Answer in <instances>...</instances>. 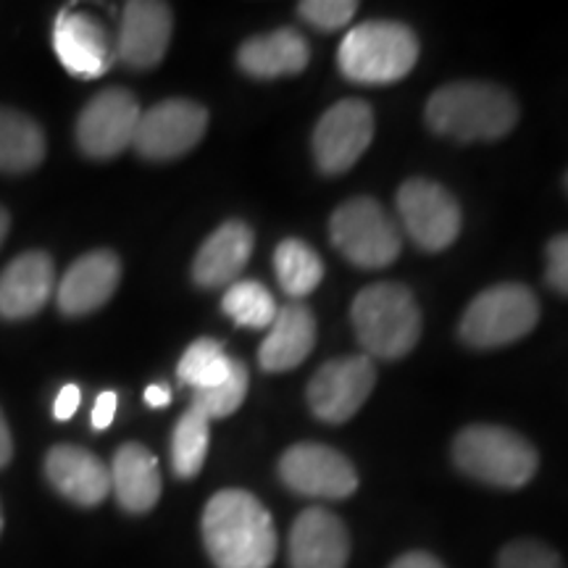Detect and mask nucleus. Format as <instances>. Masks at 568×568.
<instances>
[{
  "label": "nucleus",
  "mask_w": 568,
  "mask_h": 568,
  "mask_svg": "<svg viewBox=\"0 0 568 568\" xmlns=\"http://www.w3.org/2000/svg\"><path fill=\"white\" fill-rule=\"evenodd\" d=\"M205 126L209 111L201 103L172 98L142 111L132 145L142 159L172 161L193 151L203 140Z\"/></svg>",
  "instance_id": "9"
},
{
  "label": "nucleus",
  "mask_w": 568,
  "mask_h": 568,
  "mask_svg": "<svg viewBox=\"0 0 568 568\" xmlns=\"http://www.w3.org/2000/svg\"><path fill=\"white\" fill-rule=\"evenodd\" d=\"M418 61V40L397 21H364L339 42L337 63L351 82L389 84L403 80Z\"/></svg>",
  "instance_id": "5"
},
{
  "label": "nucleus",
  "mask_w": 568,
  "mask_h": 568,
  "mask_svg": "<svg viewBox=\"0 0 568 568\" xmlns=\"http://www.w3.org/2000/svg\"><path fill=\"white\" fill-rule=\"evenodd\" d=\"M545 280L552 290L568 295V234H558L548 243V272Z\"/></svg>",
  "instance_id": "32"
},
{
  "label": "nucleus",
  "mask_w": 568,
  "mask_h": 568,
  "mask_svg": "<svg viewBox=\"0 0 568 568\" xmlns=\"http://www.w3.org/2000/svg\"><path fill=\"white\" fill-rule=\"evenodd\" d=\"M0 531H3V506H0Z\"/></svg>",
  "instance_id": "39"
},
{
  "label": "nucleus",
  "mask_w": 568,
  "mask_h": 568,
  "mask_svg": "<svg viewBox=\"0 0 568 568\" xmlns=\"http://www.w3.org/2000/svg\"><path fill=\"white\" fill-rule=\"evenodd\" d=\"M539 322L537 295L518 282L495 284L477 295L460 318V339L471 347H503L527 337Z\"/></svg>",
  "instance_id": "6"
},
{
  "label": "nucleus",
  "mask_w": 568,
  "mask_h": 568,
  "mask_svg": "<svg viewBox=\"0 0 568 568\" xmlns=\"http://www.w3.org/2000/svg\"><path fill=\"white\" fill-rule=\"evenodd\" d=\"M172 9L155 0H134L124 6L116 38V59L132 69L159 67L172 42Z\"/></svg>",
  "instance_id": "15"
},
{
  "label": "nucleus",
  "mask_w": 568,
  "mask_h": 568,
  "mask_svg": "<svg viewBox=\"0 0 568 568\" xmlns=\"http://www.w3.org/2000/svg\"><path fill=\"white\" fill-rule=\"evenodd\" d=\"M355 337L368 358L397 361L414 351L422 337V311L410 290L397 282H379L355 295Z\"/></svg>",
  "instance_id": "3"
},
{
  "label": "nucleus",
  "mask_w": 568,
  "mask_h": 568,
  "mask_svg": "<svg viewBox=\"0 0 568 568\" xmlns=\"http://www.w3.org/2000/svg\"><path fill=\"white\" fill-rule=\"evenodd\" d=\"M145 403L153 408H163L172 403V389L166 385H151L145 389Z\"/></svg>",
  "instance_id": "37"
},
{
  "label": "nucleus",
  "mask_w": 568,
  "mask_h": 568,
  "mask_svg": "<svg viewBox=\"0 0 568 568\" xmlns=\"http://www.w3.org/2000/svg\"><path fill=\"white\" fill-rule=\"evenodd\" d=\"M247 385H251V376H247L245 364H234L232 374L226 376L222 385L211 387V389H201V393H193V408L201 410V414L209 418H224L243 406L245 395H247Z\"/></svg>",
  "instance_id": "29"
},
{
  "label": "nucleus",
  "mask_w": 568,
  "mask_h": 568,
  "mask_svg": "<svg viewBox=\"0 0 568 568\" xmlns=\"http://www.w3.org/2000/svg\"><path fill=\"white\" fill-rule=\"evenodd\" d=\"M316 345V318L308 305L290 303L280 308L258 351L264 372H290L308 358Z\"/></svg>",
  "instance_id": "20"
},
{
  "label": "nucleus",
  "mask_w": 568,
  "mask_h": 568,
  "mask_svg": "<svg viewBox=\"0 0 568 568\" xmlns=\"http://www.w3.org/2000/svg\"><path fill=\"white\" fill-rule=\"evenodd\" d=\"M297 11L311 27L332 32L343 30L358 11V3H353V0H305V3L297 6Z\"/></svg>",
  "instance_id": "31"
},
{
  "label": "nucleus",
  "mask_w": 568,
  "mask_h": 568,
  "mask_svg": "<svg viewBox=\"0 0 568 568\" xmlns=\"http://www.w3.org/2000/svg\"><path fill=\"white\" fill-rule=\"evenodd\" d=\"M119 280H122V264L116 253L92 251L77 258L55 284V303L67 316H84L98 311L111 301L116 293Z\"/></svg>",
  "instance_id": "17"
},
{
  "label": "nucleus",
  "mask_w": 568,
  "mask_h": 568,
  "mask_svg": "<svg viewBox=\"0 0 568 568\" xmlns=\"http://www.w3.org/2000/svg\"><path fill=\"white\" fill-rule=\"evenodd\" d=\"M397 213L408 237L426 253H439L460 234V205L443 184L408 180L397 190Z\"/></svg>",
  "instance_id": "8"
},
{
  "label": "nucleus",
  "mask_w": 568,
  "mask_h": 568,
  "mask_svg": "<svg viewBox=\"0 0 568 568\" xmlns=\"http://www.w3.org/2000/svg\"><path fill=\"white\" fill-rule=\"evenodd\" d=\"M111 493L130 514H148L161 497L159 460L145 445L126 443L111 464Z\"/></svg>",
  "instance_id": "22"
},
{
  "label": "nucleus",
  "mask_w": 568,
  "mask_h": 568,
  "mask_svg": "<svg viewBox=\"0 0 568 568\" xmlns=\"http://www.w3.org/2000/svg\"><path fill=\"white\" fill-rule=\"evenodd\" d=\"M13 458V437L9 429V422H6L3 410H0V468H6Z\"/></svg>",
  "instance_id": "36"
},
{
  "label": "nucleus",
  "mask_w": 568,
  "mask_h": 568,
  "mask_svg": "<svg viewBox=\"0 0 568 568\" xmlns=\"http://www.w3.org/2000/svg\"><path fill=\"white\" fill-rule=\"evenodd\" d=\"M376 382L368 355H347L324 364L308 382V406L326 424H343L355 416L372 395Z\"/></svg>",
  "instance_id": "12"
},
{
  "label": "nucleus",
  "mask_w": 568,
  "mask_h": 568,
  "mask_svg": "<svg viewBox=\"0 0 568 568\" xmlns=\"http://www.w3.org/2000/svg\"><path fill=\"white\" fill-rule=\"evenodd\" d=\"M9 224H11V219H9V211H6V209H0V245H3L6 234H9Z\"/></svg>",
  "instance_id": "38"
},
{
  "label": "nucleus",
  "mask_w": 568,
  "mask_h": 568,
  "mask_svg": "<svg viewBox=\"0 0 568 568\" xmlns=\"http://www.w3.org/2000/svg\"><path fill=\"white\" fill-rule=\"evenodd\" d=\"M274 272L284 295L301 297L311 295L324 280V264L318 253L303 240H284L274 253Z\"/></svg>",
  "instance_id": "25"
},
{
  "label": "nucleus",
  "mask_w": 568,
  "mask_h": 568,
  "mask_svg": "<svg viewBox=\"0 0 568 568\" xmlns=\"http://www.w3.org/2000/svg\"><path fill=\"white\" fill-rule=\"evenodd\" d=\"M45 477L53 489L82 508L101 506L111 493V471L95 453L77 445H55L45 456Z\"/></svg>",
  "instance_id": "18"
},
{
  "label": "nucleus",
  "mask_w": 568,
  "mask_h": 568,
  "mask_svg": "<svg viewBox=\"0 0 568 568\" xmlns=\"http://www.w3.org/2000/svg\"><path fill=\"white\" fill-rule=\"evenodd\" d=\"M80 387L77 385H67L59 393V397H55V406H53V414L59 422H67V418L74 416V410L80 408Z\"/></svg>",
  "instance_id": "34"
},
{
  "label": "nucleus",
  "mask_w": 568,
  "mask_h": 568,
  "mask_svg": "<svg viewBox=\"0 0 568 568\" xmlns=\"http://www.w3.org/2000/svg\"><path fill=\"white\" fill-rule=\"evenodd\" d=\"M566 187H568V176H566Z\"/></svg>",
  "instance_id": "40"
},
{
  "label": "nucleus",
  "mask_w": 568,
  "mask_h": 568,
  "mask_svg": "<svg viewBox=\"0 0 568 568\" xmlns=\"http://www.w3.org/2000/svg\"><path fill=\"white\" fill-rule=\"evenodd\" d=\"M280 477L293 493L322 500H345L358 489V474L335 447L318 443L293 445L280 460Z\"/></svg>",
  "instance_id": "10"
},
{
  "label": "nucleus",
  "mask_w": 568,
  "mask_h": 568,
  "mask_svg": "<svg viewBox=\"0 0 568 568\" xmlns=\"http://www.w3.org/2000/svg\"><path fill=\"white\" fill-rule=\"evenodd\" d=\"M222 308L234 324L247 326V329H266L280 314L274 295L264 284L253 280L232 284L222 297Z\"/></svg>",
  "instance_id": "28"
},
{
  "label": "nucleus",
  "mask_w": 568,
  "mask_h": 568,
  "mask_svg": "<svg viewBox=\"0 0 568 568\" xmlns=\"http://www.w3.org/2000/svg\"><path fill=\"white\" fill-rule=\"evenodd\" d=\"M351 558V537L343 518L324 508H305L290 531L293 568H345Z\"/></svg>",
  "instance_id": "16"
},
{
  "label": "nucleus",
  "mask_w": 568,
  "mask_h": 568,
  "mask_svg": "<svg viewBox=\"0 0 568 568\" xmlns=\"http://www.w3.org/2000/svg\"><path fill=\"white\" fill-rule=\"evenodd\" d=\"M55 290L53 258L42 251H30L13 258L0 274V316L19 322L42 311Z\"/></svg>",
  "instance_id": "19"
},
{
  "label": "nucleus",
  "mask_w": 568,
  "mask_h": 568,
  "mask_svg": "<svg viewBox=\"0 0 568 568\" xmlns=\"http://www.w3.org/2000/svg\"><path fill=\"white\" fill-rule=\"evenodd\" d=\"M203 542L216 568H268L276 529L264 503L245 489H222L203 510Z\"/></svg>",
  "instance_id": "1"
},
{
  "label": "nucleus",
  "mask_w": 568,
  "mask_h": 568,
  "mask_svg": "<svg viewBox=\"0 0 568 568\" xmlns=\"http://www.w3.org/2000/svg\"><path fill=\"white\" fill-rule=\"evenodd\" d=\"M389 568H445V566L439 564L435 556H429V552H406V556L397 558Z\"/></svg>",
  "instance_id": "35"
},
{
  "label": "nucleus",
  "mask_w": 568,
  "mask_h": 568,
  "mask_svg": "<svg viewBox=\"0 0 568 568\" xmlns=\"http://www.w3.org/2000/svg\"><path fill=\"white\" fill-rule=\"evenodd\" d=\"M374 138L372 105L347 98L332 105L314 130V155L324 174H343L364 155Z\"/></svg>",
  "instance_id": "13"
},
{
  "label": "nucleus",
  "mask_w": 568,
  "mask_h": 568,
  "mask_svg": "<svg viewBox=\"0 0 568 568\" xmlns=\"http://www.w3.org/2000/svg\"><path fill=\"white\" fill-rule=\"evenodd\" d=\"M311 48L308 40L295 30H276L243 42L237 51V63L245 74L258 80H276V77L301 74L308 67Z\"/></svg>",
  "instance_id": "23"
},
{
  "label": "nucleus",
  "mask_w": 568,
  "mask_h": 568,
  "mask_svg": "<svg viewBox=\"0 0 568 568\" xmlns=\"http://www.w3.org/2000/svg\"><path fill=\"white\" fill-rule=\"evenodd\" d=\"M140 103L132 92L111 88L84 105L77 122V142L90 159H113L132 145L140 124Z\"/></svg>",
  "instance_id": "11"
},
{
  "label": "nucleus",
  "mask_w": 568,
  "mask_h": 568,
  "mask_svg": "<svg viewBox=\"0 0 568 568\" xmlns=\"http://www.w3.org/2000/svg\"><path fill=\"white\" fill-rule=\"evenodd\" d=\"M53 45L69 74L95 80L111 69L116 42L95 17L84 11H61L55 17Z\"/></svg>",
  "instance_id": "14"
},
{
  "label": "nucleus",
  "mask_w": 568,
  "mask_h": 568,
  "mask_svg": "<svg viewBox=\"0 0 568 568\" xmlns=\"http://www.w3.org/2000/svg\"><path fill=\"white\" fill-rule=\"evenodd\" d=\"M209 443L211 422L201 410L190 406V410H184L180 422H176L172 435V468L176 477L193 479L201 474L205 456H209Z\"/></svg>",
  "instance_id": "27"
},
{
  "label": "nucleus",
  "mask_w": 568,
  "mask_h": 568,
  "mask_svg": "<svg viewBox=\"0 0 568 568\" xmlns=\"http://www.w3.org/2000/svg\"><path fill=\"white\" fill-rule=\"evenodd\" d=\"M332 243L361 268H385L400 255L403 237L393 216L374 197H353L332 213Z\"/></svg>",
  "instance_id": "7"
},
{
  "label": "nucleus",
  "mask_w": 568,
  "mask_h": 568,
  "mask_svg": "<svg viewBox=\"0 0 568 568\" xmlns=\"http://www.w3.org/2000/svg\"><path fill=\"white\" fill-rule=\"evenodd\" d=\"M45 159V134L27 113L0 109V172L24 174Z\"/></svg>",
  "instance_id": "24"
},
{
  "label": "nucleus",
  "mask_w": 568,
  "mask_h": 568,
  "mask_svg": "<svg viewBox=\"0 0 568 568\" xmlns=\"http://www.w3.org/2000/svg\"><path fill=\"white\" fill-rule=\"evenodd\" d=\"M234 364H237V358L226 355L222 343L203 337L195 339V343L184 351L180 366H176V376H180L182 385H187L193 393H201V389L222 385L226 376L232 374Z\"/></svg>",
  "instance_id": "26"
},
{
  "label": "nucleus",
  "mask_w": 568,
  "mask_h": 568,
  "mask_svg": "<svg viewBox=\"0 0 568 568\" xmlns=\"http://www.w3.org/2000/svg\"><path fill=\"white\" fill-rule=\"evenodd\" d=\"M453 460L468 477L503 489L524 487L539 466L531 443L506 426L493 424H474L460 429L453 443Z\"/></svg>",
  "instance_id": "4"
},
{
  "label": "nucleus",
  "mask_w": 568,
  "mask_h": 568,
  "mask_svg": "<svg viewBox=\"0 0 568 568\" xmlns=\"http://www.w3.org/2000/svg\"><path fill=\"white\" fill-rule=\"evenodd\" d=\"M518 122V105L508 90L493 82H453L426 103V124L443 138L460 142L500 140Z\"/></svg>",
  "instance_id": "2"
},
{
  "label": "nucleus",
  "mask_w": 568,
  "mask_h": 568,
  "mask_svg": "<svg viewBox=\"0 0 568 568\" xmlns=\"http://www.w3.org/2000/svg\"><path fill=\"white\" fill-rule=\"evenodd\" d=\"M253 255V230L245 222H226L201 245L193 261V280L201 287L232 284Z\"/></svg>",
  "instance_id": "21"
},
{
  "label": "nucleus",
  "mask_w": 568,
  "mask_h": 568,
  "mask_svg": "<svg viewBox=\"0 0 568 568\" xmlns=\"http://www.w3.org/2000/svg\"><path fill=\"white\" fill-rule=\"evenodd\" d=\"M113 416H116V393L105 389V393L98 395L95 408H92V429H109Z\"/></svg>",
  "instance_id": "33"
},
{
  "label": "nucleus",
  "mask_w": 568,
  "mask_h": 568,
  "mask_svg": "<svg viewBox=\"0 0 568 568\" xmlns=\"http://www.w3.org/2000/svg\"><path fill=\"white\" fill-rule=\"evenodd\" d=\"M497 568H566L564 560L548 545L537 539H516L508 548H503L497 558Z\"/></svg>",
  "instance_id": "30"
}]
</instances>
